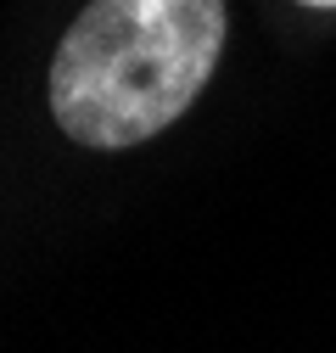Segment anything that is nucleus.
<instances>
[{
    "label": "nucleus",
    "mask_w": 336,
    "mask_h": 353,
    "mask_svg": "<svg viewBox=\"0 0 336 353\" xmlns=\"http://www.w3.org/2000/svg\"><path fill=\"white\" fill-rule=\"evenodd\" d=\"M219 51L224 0H90L51 57V112L78 146H140L202 96Z\"/></svg>",
    "instance_id": "f257e3e1"
},
{
    "label": "nucleus",
    "mask_w": 336,
    "mask_h": 353,
    "mask_svg": "<svg viewBox=\"0 0 336 353\" xmlns=\"http://www.w3.org/2000/svg\"><path fill=\"white\" fill-rule=\"evenodd\" d=\"M303 6H319V12H325V6H336V0H303Z\"/></svg>",
    "instance_id": "f03ea898"
}]
</instances>
